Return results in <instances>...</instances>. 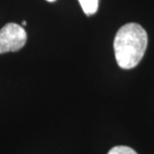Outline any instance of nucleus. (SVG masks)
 Wrapping results in <instances>:
<instances>
[{
  "label": "nucleus",
  "mask_w": 154,
  "mask_h": 154,
  "mask_svg": "<svg viewBox=\"0 0 154 154\" xmlns=\"http://www.w3.org/2000/svg\"><path fill=\"white\" fill-rule=\"evenodd\" d=\"M148 36L141 25L127 23L117 31L113 47L117 64L122 69H131L138 65L145 54Z\"/></svg>",
  "instance_id": "nucleus-1"
},
{
  "label": "nucleus",
  "mask_w": 154,
  "mask_h": 154,
  "mask_svg": "<svg viewBox=\"0 0 154 154\" xmlns=\"http://www.w3.org/2000/svg\"><path fill=\"white\" fill-rule=\"evenodd\" d=\"M27 34L19 24L8 23L0 30V54L16 52L26 44Z\"/></svg>",
  "instance_id": "nucleus-2"
},
{
  "label": "nucleus",
  "mask_w": 154,
  "mask_h": 154,
  "mask_svg": "<svg viewBox=\"0 0 154 154\" xmlns=\"http://www.w3.org/2000/svg\"><path fill=\"white\" fill-rule=\"evenodd\" d=\"M82 10L88 16L94 14L98 9V0H78Z\"/></svg>",
  "instance_id": "nucleus-3"
},
{
  "label": "nucleus",
  "mask_w": 154,
  "mask_h": 154,
  "mask_svg": "<svg viewBox=\"0 0 154 154\" xmlns=\"http://www.w3.org/2000/svg\"><path fill=\"white\" fill-rule=\"evenodd\" d=\"M107 154H137L134 149H132L131 147L128 146H115L109 150V152Z\"/></svg>",
  "instance_id": "nucleus-4"
},
{
  "label": "nucleus",
  "mask_w": 154,
  "mask_h": 154,
  "mask_svg": "<svg viewBox=\"0 0 154 154\" xmlns=\"http://www.w3.org/2000/svg\"><path fill=\"white\" fill-rule=\"evenodd\" d=\"M21 24H22V25H24V26H25L26 24H27V22H26V21H22V23H21Z\"/></svg>",
  "instance_id": "nucleus-5"
},
{
  "label": "nucleus",
  "mask_w": 154,
  "mask_h": 154,
  "mask_svg": "<svg viewBox=\"0 0 154 154\" xmlns=\"http://www.w3.org/2000/svg\"><path fill=\"white\" fill-rule=\"evenodd\" d=\"M46 1H48V2H54V1H56V0H46Z\"/></svg>",
  "instance_id": "nucleus-6"
}]
</instances>
